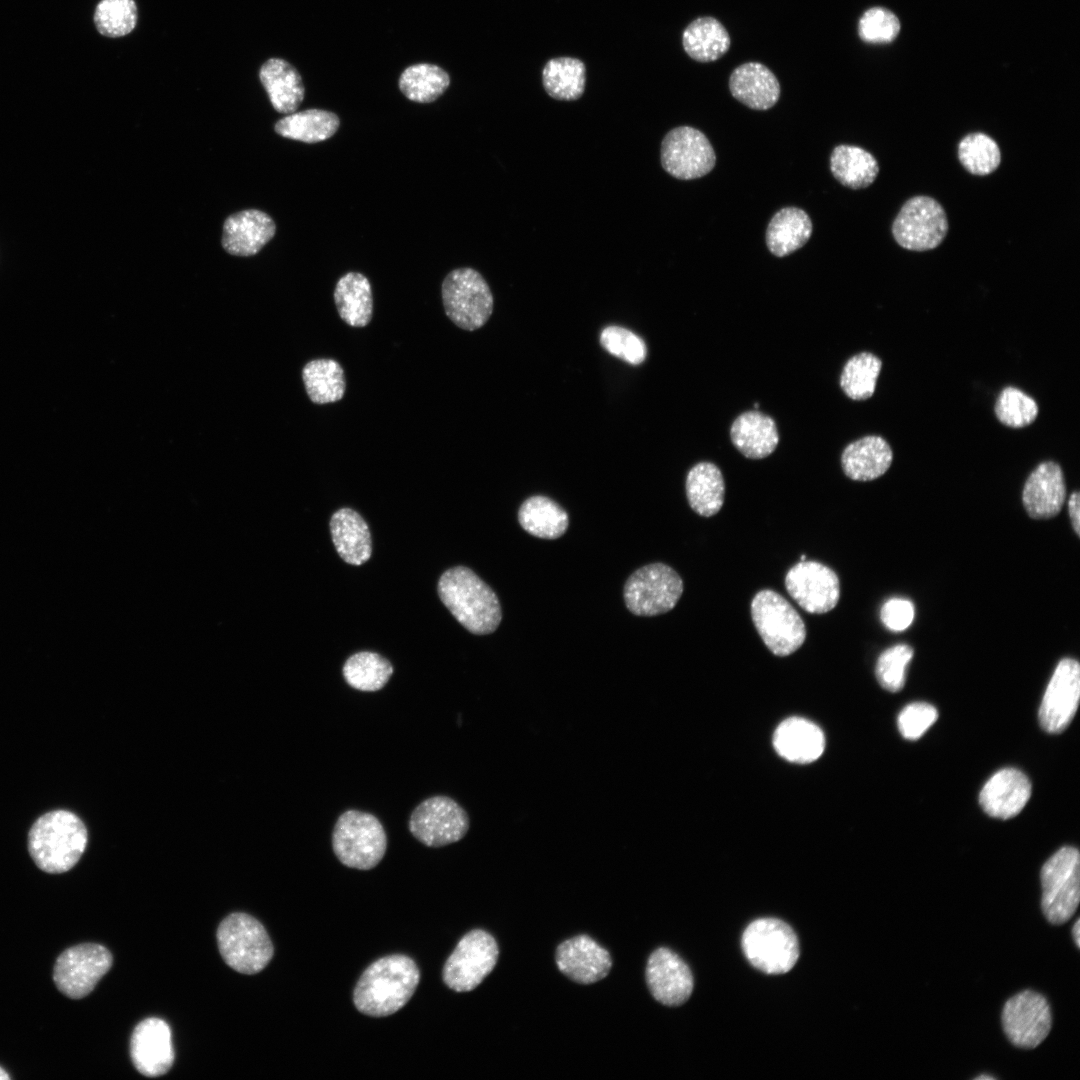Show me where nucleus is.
I'll use <instances>...</instances> for the list:
<instances>
[{"mask_svg": "<svg viewBox=\"0 0 1080 1080\" xmlns=\"http://www.w3.org/2000/svg\"><path fill=\"white\" fill-rule=\"evenodd\" d=\"M419 980V969L408 956L380 958L358 980L353 993L355 1007L372 1017L392 1015L408 1003Z\"/></svg>", "mask_w": 1080, "mask_h": 1080, "instance_id": "obj_1", "label": "nucleus"}, {"mask_svg": "<svg viewBox=\"0 0 1080 1080\" xmlns=\"http://www.w3.org/2000/svg\"><path fill=\"white\" fill-rule=\"evenodd\" d=\"M804 560H806V556L802 555L801 558H800V561H804Z\"/></svg>", "mask_w": 1080, "mask_h": 1080, "instance_id": "obj_55", "label": "nucleus"}, {"mask_svg": "<svg viewBox=\"0 0 1080 1080\" xmlns=\"http://www.w3.org/2000/svg\"><path fill=\"white\" fill-rule=\"evenodd\" d=\"M334 301L341 319L352 327H365L372 319L373 297L369 280L361 273L348 272L334 290Z\"/></svg>", "mask_w": 1080, "mask_h": 1080, "instance_id": "obj_33", "label": "nucleus"}, {"mask_svg": "<svg viewBox=\"0 0 1080 1080\" xmlns=\"http://www.w3.org/2000/svg\"><path fill=\"white\" fill-rule=\"evenodd\" d=\"M518 520L526 532L543 539L559 538L569 525L567 512L552 499L541 495L532 496L522 503Z\"/></svg>", "mask_w": 1080, "mask_h": 1080, "instance_id": "obj_36", "label": "nucleus"}, {"mask_svg": "<svg viewBox=\"0 0 1080 1080\" xmlns=\"http://www.w3.org/2000/svg\"><path fill=\"white\" fill-rule=\"evenodd\" d=\"M682 45L690 58L708 63L720 59L730 47V36L712 16L696 18L684 29Z\"/></svg>", "mask_w": 1080, "mask_h": 1080, "instance_id": "obj_34", "label": "nucleus"}, {"mask_svg": "<svg viewBox=\"0 0 1080 1080\" xmlns=\"http://www.w3.org/2000/svg\"><path fill=\"white\" fill-rule=\"evenodd\" d=\"M329 526L336 551L346 563L359 566L370 559L371 534L358 512L341 508L333 513Z\"/></svg>", "mask_w": 1080, "mask_h": 1080, "instance_id": "obj_29", "label": "nucleus"}, {"mask_svg": "<svg viewBox=\"0 0 1080 1080\" xmlns=\"http://www.w3.org/2000/svg\"><path fill=\"white\" fill-rule=\"evenodd\" d=\"M340 121L336 114L321 109L293 112L278 120L275 131L282 137L305 143H317L329 139L338 130Z\"/></svg>", "mask_w": 1080, "mask_h": 1080, "instance_id": "obj_37", "label": "nucleus"}, {"mask_svg": "<svg viewBox=\"0 0 1080 1080\" xmlns=\"http://www.w3.org/2000/svg\"><path fill=\"white\" fill-rule=\"evenodd\" d=\"M542 83L551 98L560 101H575L585 91V65L581 60L573 57L550 59L543 68Z\"/></svg>", "mask_w": 1080, "mask_h": 1080, "instance_id": "obj_38", "label": "nucleus"}, {"mask_svg": "<svg viewBox=\"0 0 1080 1080\" xmlns=\"http://www.w3.org/2000/svg\"><path fill=\"white\" fill-rule=\"evenodd\" d=\"M558 969L580 984H592L605 978L612 966L609 952L587 935L562 942L556 950Z\"/></svg>", "mask_w": 1080, "mask_h": 1080, "instance_id": "obj_21", "label": "nucleus"}, {"mask_svg": "<svg viewBox=\"0 0 1080 1080\" xmlns=\"http://www.w3.org/2000/svg\"><path fill=\"white\" fill-rule=\"evenodd\" d=\"M112 955L104 946L83 943L63 951L57 958L53 980L58 990L72 999L87 996L109 971Z\"/></svg>", "mask_w": 1080, "mask_h": 1080, "instance_id": "obj_13", "label": "nucleus"}, {"mask_svg": "<svg viewBox=\"0 0 1080 1080\" xmlns=\"http://www.w3.org/2000/svg\"><path fill=\"white\" fill-rule=\"evenodd\" d=\"M812 230V221L803 209L785 207L771 218L766 230V245L773 255L784 257L804 246Z\"/></svg>", "mask_w": 1080, "mask_h": 1080, "instance_id": "obj_31", "label": "nucleus"}, {"mask_svg": "<svg viewBox=\"0 0 1080 1080\" xmlns=\"http://www.w3.org/2000/svg\"><path fill=\"white\" fill-rule=\"evenodd\" d=\"M732 96L753 110H768L779 100L781 88L774 73L759 62L736 67L729 78Z\"/></svg>", "mask_w": 1080, "mask_h": 1080, "instance_id": "obj_25", "label": "nucleus"}, {"mask_svg": "<svg viewBox=\"0 0 1080 1080\" xmlns=\"http://www.w3.org/2000/svg\"><path fill=\"white\" fill-rule=\"evenodd\" d=\"M343 676L354 689L373 692L383 688L393 674L392 664L375 652L351 655L343 665Z\"/></svg>", "mask_w": 1080, "mask_h": 1080, "instance_id": "obj_41", "label": "nucleus"}, {"mask_svg": "<svg viewBox=\"0 0 1080 1080\" xmlns=\"http://www.w3.org/2000/svg\"><path fill=\"white\" fill-rule=\"evenodd\" d=\"M892 461L889 443L878 435H867L849 443L841 454L843 472L854 481L879 478L887 472Z\"/></svg>", "mask_w": 1080, "mask_h": 1080, "instance_id": "obj_27", "label": "nucleus"}, {"mask_svg": "<svg viewBox=\"0 0 1080 1080\" xmlns=\"http://www.w3.org/2000/svg\"><path fill=\"white\" fill-rule=\"evenodd\" d=\"M958 159L969 173L985 176L999 167L1001 151L993 138L982 132H974L959 142Z\"/></svg>", "mask_w": 1080, "mask_h": 1080, "instance_id": "obj_43", "label": "nucleus"}, {"mask_svg": "<svg viewBox=\"0 0 1080 1080\" xmlns=\"http://www.w3.org/2000/svg\"><path fill=\"white\" fill-rule=\"evenodd\" d=\"M498 954L497 943L488 932L481 929L468 932L444 965V983L456 992L475 989L495 967Z\"/></svg>", "mask_w": 1080, "mask_h": 1080, "instance_id": "obj_12", "label": "nucleus"}, {"mask_svg": "<svg viewBox=\"0 0 1080 1080\" xmlns=\"http://www.w3.org/2000/svg\"><path fill=\"white\" fill-rule=\"evenodd\" d=\"M1080 695V667L1072 658L1062 659L1046 688L1039 709V722L1048 733H1060L1073 719Z\"/></svg>", "mask_w": 1080, "mask_h": 1080, "instance_id": "obj_18", "label": "nucleus"}, {"mask_svg": "<svg viewBox=\"0 0 1080 1080\" xmlns=\"http://www.w3.org/2000/svg\"><path fill=\"white\" fill-rule=\"evenodd\" d=\"M469 829L464 808L447 796L422 801L411 813L409 830L428 847H441L461 840Z\"/></svg>", "mask_w": 1080, "mask_h": 1080, "instance_id": "obj_15", "label": "nucleus"}, {"mask_svg": "<svg viewBox=\"0 0 1080 1080\" xmlns=\"http://www.w3.org/2000/svg\"><path fill=\"white\" fill-rule=\"evenodd\" d=\"M220 954L228 966L243 974L263 970L273 956V946L263 925L245 913L227 916L217 930Z\"/></svg>", "mask_w": 1080, "mask_h": 1080, "instance_id": "obj_5", "label": "nucleus"}, {"mask_svg": "<svg viewBox=\"0 0 1080 1080\" xmlns=\"http://www.w3.org/2000/svg\"><path fill=\"white\" fill-rule=\"evenodd\" d=\"M880 618L888 629L903 631L914 619V606L909 600L892 598L883 604Z\"/></svg>", "mask_w": 1080, "mask_h": 1080, "instance_id": "obj_50", "label": "nucleus"}, {"mask_svg": "<svg viewBox=\"0 0 1080 1080\" xmlns=\"http://www.w3.org/2000/svg\"><path fill=\"white\" fill-rule=\"evenodd\" d=\"M1079 874V852L1071 846L1060 848L1042 866L1041 908L1051 924H1063L1076 912L1080 898Z\"/></svg>", "mask_w": 1080, "mask_h": 1080, "instance_id": "obj_9", "label": "nucleus"}, {"mask_svg": "<svg viewBox=\"0 0 1080 1080\" xmlns=\"http://www.w3.org/2000/svg\"><path fill=\"white\" fill-rule=\"evenodd\" d=\"M975 1079H995V1078L993 1076L981 1075V1076L976 1077Z\"/></svg>", "mask_w": 1080, "mask_h": 1080, "instance_id": "obj_54", "label": "nucleus"}, {"mask_svg": "<svg viewBox=\"0 0 1080 1080\" xmlns=\"http://www.w3.org/2000/svg\"><path fill=\"white\" fill-rule=\"evenodd\" d=\"M913 658V648L898 644L886 649L876 662L875 675L878 683L890 692H898L905 684L906 668Z\"/></svg>", "mask_w": 1080, "mask_h": 1080, "instance_id": "obj_46", "label": "nucleus"}, {"mask_svg": "<svg viewBox=\"0 0 1080 1080\" xmlns=\"http://www.w3.org/2000/svg\"><path fill=\"white\" fill-rule=\"evenodd\" d=\"M789 595L805 611L824 614L835 608L840 599V581L828 566L804 560L792 566L785 576Z\"/></svg>", "mask_w": 1080, "mask_h": 1080, "instance_id": "obj_17", "label": "nucleus"}, {"mask_svg": "<svg viewBox=\"0 0 1080 1080\" xmlns=\"http://www.w3.org/2000/svg\"><path fill=\"white\" fill-rule=\"evenodd\" d=\"M137 16L134 0H101L95 9L94 22L100 34L117 38L136 27Z\"/></svg>", "mask_w": 1080, "mask_h": 1080, "instance_id": "obj_44", "label": "nucleus"}, {"mask_svg": "<svg viewBox=\"0 0 1080 1080\" xmlns=\"http://www.w3.org/2000/svg\"><path fill=\"white\" fill-rule=\"evenodd\" d=\"M1068 511L1071 524L1075 533L1080 535V494L1078 491L1073 492L1068 500Z\"/></svg>", "mask_w": 1080, "mask_h": 1080, "instance_id": "obj_51", "label": "nucleus"}, {"mask_svg": "<svg viewBox=\"0 0 1080 1080\" xmlns=\"http://www.w3.org/2000/svg\"><path fill=\"white\" fill-rule=\"evenodd\" d=\"M646 982L652 996L667 1006H678L690 997L693 976L688 965L672 950L658 948L649 957Z\"/></svg>", "mask_w": 1080, "mask_h": 1080, "instance_id": "obj_19", "label": "nucleus"}, {"mask_svg": "<svg viewBox=\"0 0 1080 1080\" xmlns=\"http://www.w3.org/2000/svg\"><path fill=\"white\" fill-rule=\"evenodd\" d=\"M1031 795V783L1021 771L1014 768L999 770L985 783L979 803L991 817L1009 819L1016 816Z\"/></svg>", "mask_w": 1080, "mask_h": 1080, "instance_id": "obj_23", "label": "nucleus"}, {"mask_svg": "<svg viewBox=\"0 0 1080 1080\" xmlns=\"http://www.w3.org/2000/svg\"><path fill=\"white\" fill-rule=\"evenodd\" d=\"M302 378L307 395L315 404L334 403L345 394L344 370L334 359L311 360L304 366Z\"/></svg>", "mask_w": 1080, "mask_h": 1080, "instance_id": "obj_39", "label": "nucleus"}, {"mask_svg": "<svg viewBox=\"0 0 1080 1080\" xmlns=\"http://www.w3.org/2000/svg\"><path fill=\"white\" fill-rule=\"evenodd\" d=\"M776 752L787 761L807 764L817 760L824 751L825 737L813 722L791 717L781 722L773 735Z\"/></svg>", "mask_w": 1080, "mask_h": 1080, "instance_id": "obj_26", "label": "nucleus"}, {"mask_svg": "<svg viewBox=\"0 0 1080 1080\" xmlns=\"http://www.w3.org/2000/svg\"><path fill=\"white\" fill-rule=\"evenodd\" d=\"M937 717L938 712L934 706L924 702L911 703L898 715L899 732L905 739L916 740L928 730Z\"/></svg>", "mask_w": 1080, "mask_h": 1080, "instance_id": "obj_49", "label": "nucleus"}, {"mask_svg": "<svg viewBox=\"0 0 1080 1080\" xmlns=\"http://www.w3.org/2000/svg\"><path fill=\"white\" fill-rule=\"evenodd\" d=\"M1002 1026L1009 1041L1024 1049H1033L1048 1036L1052 1015L1046 998L1025 990L1008 999L1002 1010Z\"/></svg>", "mask_w": 1080, "mask_h": 1080, "instance_id": "obj_16", "label": "nucleus"}, {"mask_svg": "<svg viewBox=\"0 0 1080 1080\" xmlns=\"http://www.w3.org/2000/svg\"><path fill=\"white\" fill-rule=\"evenodd\" d=\"M259 79L273 108L280 113L296 111L304 99V85L299 72L281 58H270L259 70Z\"/></svg>", "mask_w": 1080, "mask_h": 1080, "instance_id": "obj_30", "label": "nucleus"}, {"mask_svg": "<svg viewBox=\"0 0 1080 1080\" xmlns=\"http://www.w3.org/2000/svg\"><path fill=\"white\" fill-rule=\"evenodd\" d=\"M1066 499V486L1062 468L1053 461H1045L1028 476L1022 502L1027 514L1033 519H1047L1059 514Z\"/></svg>", "mask_w": 1080, "mask_h": 1080, "instance_id": "obj_22", "label": "nucleus"}, {"mask_svg": "<svg viewBox=\"0 0 1080 1080\" xmlns=\"http://www.w3.org/2000/svg\"><path fill=\"white\" fill-rule=\"evenodd\" d=\"M751 617L764 644L776 656L794 653L806 639L803 619L778 592H757L751 601Z\"/></svg>", "mask_w": 1080, "mask_h": 1080, "instance_id": "obj_6", "label": "nucleus"}, {"mask_svg": "<svg viewBox=\"0 0 1080 1080\" xmlns=\"http://www.w3.org/2000/svg\"><path fill=\"white\" fill-rule=\"evenodd\" d=\"M272 218L256 209L230 215L224 222L222 246L231 255L257 254L275 235Z\"/></svg>", "mask_w": 1080, "mask_h": 1080, "instance_id": "obj_24", "label": "nucleus"}, {"mask_svg": "<svg viewBox=\"0 0 1080 1080\" xmlns=\"http://www.w3.org/2000/svg\"><path fill=\"white\" fill-rule=\"evenodd\" d=\"M9 1074L0 1066V1080H9Z\"/></svg>", "mask_w": 1080, "mask_h": 1080, "instance_id": "obj_53", "label": "nucleus"}, {"mask_svg": "<svg viewBox=\"0 0 1080 1080\" xmlns=\"http://www.w3.org/2000/svg\"><path fill=\"white\" fill-rule=\"evenodd\" d=\"M742 948L748 961L767 974L790 971L799 958V942L793 929L776 918L751 922L742 936Z\"/></svg>", "mask_w": 1080, "mask_h": 1080, "instance_id": "obj_7", "label": "nucleus"}, {"mask_svg": "<svg viewBox=\"0 0 1080 1080\" xmlns=\"http://www.w3.org/2000/svg\"><path fill=\"white\" fill-rule=\"evenodd\" d=\"M437 590L442 603L472 634H490L498 628L502 619L499 600L470 568L456 566L446 570L439 578Z\"/></svg>", "mask_w": 1080, "mask_h": 1080, "instance_id": "obj_2", "label": "nucleus"}, {"mask_svg": "<svg viewBox=\"0 0 1080 1080\" xmlns=\"http://www.w3.org/2000/svg\"><path fill=\"white\" fill-rule=\"evenodd\" d=\"M882 360L871 352H860L850 357L843 366L839 384L844 394L852 400H866L875 391L881 372Z\"/></svg>", "mask_w": 1080, "mask_h": 1080, "instance_id": "obj_42", "label": "nucleus"}, {"mask_svg": "<svg viewBox=\"0 0 1080 1080\" xmlns=\"http://www.w3.org/2000/svg\"><path fill=\"white\" fill-rule=\"evenodd\" d=\"M692 510L703 517L717 514L725 499V482L720 469L711 462H699L689 471L685 483Z\"/></svg>", "mask_w": 1080, "mask_h": 1080, "instance_id": "obj_32", "label": "nucleus"}, {"mask_svg": "<svg viewBox=\"0 0 1080 1080\" xmlns=\"http://www.w3.org/2000/svg\"><path fill=\"white\" fill-rule=\"evenodd\" d=\"M130 1054L135 1068L144 1076L158 1077L168 1072L174 1062L168 1024L155 1017L141 1021L132 1033Z\"/></svg>", "mask_w": 1080, "mask_h": 1080, "instance_id": "obj_20", "label": "nucleus"}, {"mask_svg": "<svg viewBox=\"0 0 1080 1080\" xmlns=\"http://www.w3.org/2000/svg\"><path fill=\"white\" fill-rule=\"evenodd\" d=\"M994 412L1005 426L1023 428L1035 421L1039 408L1036 401L1022 390L1007 386L998 395Z\"/></svg>", "mask_w": 1080, "mask_h": 1080, "instance_id": "obj_45", "label": "nucleus"}, {"mask_svg": "<svg viewBox=\"0 0 1080 1080\" xmlns=\"http://www.w3.org/2000/svg\"><path fill=\"white\" fill-rule=\"evenodd\" d=\"M730 438L734 447L749 459L769 456L779 443L774 419L757 410L746 411L736 417L730 427Z\"/></svg>", "mask_w": 1080, "mask_h": 1080, "instance_id": "obj_28", "label": "nucleus"}, {"mask_svg": "<svg viewBox=\"0 0 1080 1080\" xmlns=\"http://www.w3.org/2000/svg\"><path fill=\"white\" fill-rule=\"evenodd\" d=\"M900 22L897 16L884 7H872L866 10L858 22L860 39L869 44L892 42L899 34Z\"/></svg>", "mask_w": 1080, "mask_h": 1080, "instance_id": "obj_48", "label": "nucleus"}, {"mask_svg": "<svg viewBox=\"0 0 1080 1080\" xmlns=\"http://www.w3.org/2000/svg\"><path fill=\"white\" fill-rule=\"evenodd\" d=\"M660 161L663 169L672 177L693 180L713 170L716 155L704 133L690 126H679L664 136Z\"/></svg>", "mask_w": 1080, "mask_h": 1080, "instance_id": "obj_14", "label": "nucleus"}, {"mask_svg": "<svg viewBox=\"0 0 1080 1080\" xmlns=\"http://www.w3.org/2000/svg\"><path fill=\"white\" fill-rule=\"evenodd\" d=\"M1079 924H1080V920L1077 919L1074 926H1073V928H1072V934L1074 936V940H1075L1076 946L1078 948L1080 947V925Z\"/></svg>", "mask_w": 1080, "mask_h": 1080, "instance_id": "obj_52", "label": "nucleus"}, {"mask_svg": "<svg viewBox=\"0 0 1080 1080\" xmlns=\"http://www.w3.org/2000/svg\"><path fill=\"white\" fill-rule=\"evenodd\" d=\"M87 829L70 811L54 810L39 817L28 834V850L35 864L47 873L70 870L87 845Z\"/></svg>", "mask_w": 1080, "mask_h": 1080, "instance_id": "obj_3", "label": "nucleus"}, {"mask_svg": "<svg viewBox=\"0 0 1080 1080\" xmlns=\"http://www.w3.org/2000/svg\"><path fill=\"white\" fill-rule=\"evenodd\" d=\"M441 291L446 315L461 329L474 331L481 328L493 312L490 287L475 269L452 270L444 278Z\"/></svg>", "mask_w": 1080, "mask_h": 1080, "instance_id": "obj_8", "label": "nucleus"}, {"mask_svg": "<svg viewBox=\"0 0 1080 1080\" xmlns=\"http://www.w3.org/2000/svg\"><path fill=\"white\" fill-rule=\"evenodd\" d=\"M602 347L611 355L632 364H641L647 356V347L642 338L620 326H608L600 334Z\"/></svg>", "mask_w": 1080, "mask_h": 1080, "instance_id": "obj_47", "label": "nucleus"}, {"mask_svg": "<svg viewBox=\"0 0 1080 1080\" xmlns=\"http://www.w3.org/2000/svg\"><path fill=\"white\" fill-rule=\"evenodd\" d=\"M948 228L942 205L932 197L918 195L903 204L893 221L892 234L902 248L923 252L938 247Z\"/></svg>", "mask_w": 1080, "mask_h": 1080, "instance_id": "obj_11", "label": "nucleus"}, {"mask_svg": "<svg viewBox=\"0 0 1080 1080\" xmlns=\"http://www.w3.org/2000/svg\"><path fill=\"white\" fill-rule=\"evenodd\" d=\"M332 847L343 865L369 870L382 860L386 852L387 837L376 816L358 810H347L335 823Z\"/></svg>", "mask_w": 1080, "mask_h": 1080, "instance_id": "obj_4", "label": "nucleus"}, {"mask_svg": "<svg viewBox=\"0 0 1080 1080\" xmlns=\"http://www.w3.org/2000/svg\"><path fill=\"white\" fill-rule=\"evenodd\" d=\"M450 77L441 67L419 63L407 67L399 78L401 92L411 101L430 103L448 88Z\"/></svg>", "mask_w": 1080, "mask_h": 1080, "instance_id": "obj_40", "label": "nucleus"}, {"mask_svg": "<svg viewBox=\"0 0 1080 1080\" xmlns=\"http://www.w3.org/2000/svg\"><path fill=\"white\" fill-rule=\"evenodd\" d=\"M683 592L679 574L663 563H652L636 570L624 586V600L630 612L655 616L672 610Z\"/></svg>", "mask_w": 1080, "mask_h": 1080, "instance_id": "obj_10", "label": "nucleus"}, {"mask_svg": "<svg viewBox=\"0 0 1080 1080\" xmlns=\"http://www.w3.org/2000/svg\"><path fill=\"white\" fill-rule=\"evenodd\" d=\"M830 170L834 178L850 189L870 186L879 173L876 158L867 150L855 145H838L830 156Z\"/></svg>", "mask_w": 1080, "mask_h": 1080, "instance_id": "obj_35", "label": "nucleus"}]
</instances>
